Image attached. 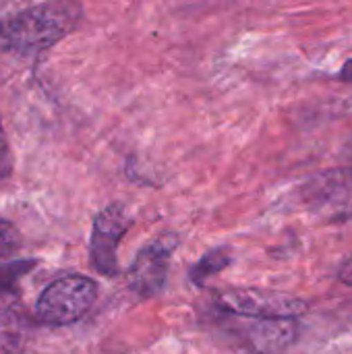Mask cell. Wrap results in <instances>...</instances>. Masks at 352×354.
<instances>
[{
    "label": "cell",
    "mask_w": 352,
    "mask_h": 354,
    "mask_svg": "<svg viewBox=\"0 0 352 354\" xmlns=\"http://www.w3.org/2000/svg\"><path fill=\"white\" fill-rule=\"evenodd\" d=\"M83 8L75 2H41L0 17V46L21 54H37L56 46L81 21Z\"/></svg>",
    "instance_id": "1"
},
{
    "label": "cell",
    "mask_w": 352,
    "mask_h": 354,
    "mask_svg": "<svg viewBox=\"0 0 352 354\" xmlns=\"http://www.w3.org/2000/svg\"><path fill=\"white\" fill-rule=\"evenodd\" d=\"M98 299V282L85 276H64L44 288L35 305V319L41 326L64 328L81 322Z\"/></svg>",
    "instance_id": "2"
},
{
    "label": "cell",
    "mask_w": 352,
    "mask_h": 354,
    "mask_svg": "<svg viewBox=\"0 0 352 354\" xmlns=\"http://www.w3.org/2000/svg\"><path fill=\"white\" fill-rule=\"evenodd\" d=\"M303 207L322 224L352 220V168L340 166L309 176L299 191Z\"/></svg>",
    "instance_id": "3"
},
{
    "label": "cell",
    "mask_w": 352,
    "mask_h": 354,
    "mask_svg": "<svg viewBox=\"0 0 352 354\" xmlns=\"http://www.w3.org/2000/svg\"><path fill=\"white\" fill-rule=\"evenodd\" d=\"M220 328L237 346L251 354H282L301 338L297 319H253L222 313Z\"/></svg>",
    "instance_id": "4"
},
{
    "label": "cell",
    "mask_w": 352,
    "mask_h": 354,
    "mask_svg": "<svg viewBox=\"0 0 352 354\" xmlns=\"http://www.w3.org/2000/svg\"><path fill=\"white\" fill-rule=\"evenodd\" d=\"M222 313L253 319H297L307 313V303L295 295L266 288H230L216 297Z\"/></svg>",
    "instance_id": "5"
},
{
    "label": "cell",
    "mask_w": 352,
    "mask_h": 354,
    "mask_svg": "<svg viewBox=\"0 0 352 354\" xmlns=\"http://www.w3.org/2000/svg\"><path fill=\"white\" fill-rule=\"evenodd\" d=\"M133 224V218L127 214L124 205L112 203L104 207L91 228L89 239V257L93 263V270L102 276H116L118 272V245L124 239Z\"/></svg>",
    "instance_id": "6"
},
{
    "label": "cell",
    "mask_w": 352,
    "mask_h": 354,
    "mask_svg": "<svg viewBox=\"0 0 352 354\" xmlns=\"http://www.w3.org/2000/svg\"><path fill=\"white\" fill-rule=\"evenodd\" d=\"M176 245H178L176 234H162L137 253L129 270V288L137 299L147 301L164 290L170 257Z\"/></svg>",
    "instance_id": "7"
},
{
    "label": "cell",
    "mask_w": 352,
    "mask_h": 354,
    "mask_svg": "<svg viewBox=\"0 0 352 354\" xmlns=\"http://www.w3.org/2000/svg\"><path fill=\"white\" fill-rule=\"evenodd\" d=\"M31 332V319L12 290H0V354H23Z\"/></svg>",
    "instance_id": "8"
},
{
    "label": "cell",
    "mask_w": 352,
    "mask_h": 354,
    "mask_svg": "<svg viewBox=\"0 0 352 354\" xmlns=\"http://www.w3.org/2000/svg\"><path fill=\"white\" fill-rule=\"evenodd\" d=\"M230 263H232V253H230L228 249H224V247L212 249L210 253H205V255L191 268L189 278H191L193 284L201 286V284H205L212 276L224 272Z\"/></svg>",
    "instance_id": "9"
},
{
    "label": "cell",
    "mask_w": 352,
    "mask_h": 354,
    "mask_svg": "<svg viewBox=\"0 0 352 354\" xmlns=\"http://www.w3.org/2000/svg\"><path fill=\"white\" fill-rule=\"evenodd\" d=\"M35 268L33 259H23V261H15V263H6L0 266V290H12L15 282L25 276L27 272H31Z\"/></svg>",
    "instance_id": "10"
},
{
    "label": "cell",
    "mask_w": 352,
    "mask_h": 354,
    "mask_svg": "<svg viewBox=\"0 0 352 354\" xmlns=\"http://www.w3.org/2000/svg\"><path fill=\"white\" fill-rule=\"evenodd\" d=\"M21 249V234L19 230L6 222L0 220V257H10Z\"/></svg>",
    "instance_id": "11"
},
{
    "label": "cell",
    "mask_w": 352,
    "mask_h": 354,
    "mask_svg": "<svg viewBox=\"0 0 352 354\" xmlns=\"http://www.w3.org/2000/svg\"><path fill=\"white\" fill-rule=\"evenodd\" d=\"M338 278H340L342 284L352 286V255L342 263V268H340V272H338Z\"/></svg>",
    "instance_id": "12"
},
{
    "label": "cell",
    "mask_w": 352,
    "mask_h": 354,
    "mask_svg": "<svg viewBox=\"0 0 352 354\" xmlns=\"http://www.w3.org/2000/svg\"><path fill=\"white\" fill-rule=\"evenodd\" d=\"M340 160L342 164H346L349 168H352V133L346 137V141L342 143V149H340Z\"/></svg>",
    "instance_id": "13"
},
{
    "label": "cell",
    "mask_w": 352,
    "mask_h": 354,
    "mask_svg": "<svg viewBox=\"0 0 352 354\" xmlns=\"http://www.w3.org/2000/svg\"><path fill=\"white\" fill-rule=\"evenodd\" d=\"M6 156H8V141H6V133H4V127L0 120V164L6 160Z\"/></svg>",
    "instance_id": "14"
},
{
    "label": "cell",
    "mask_w": 352,
    "mask_h": 354,
    "mask_svg": "<svg viewBox=\"0 0 352 354\" xmlns=\"http://www.w3.org/2000/svg\"><path fill=\"white\" fill-rule=\"evenodd\" d=\"M338 77H340L344 83H352V58L344 62V66H342V71H340V75H338Z\"/></svg>",
    "instance_id": "15"
}]
</instances>
